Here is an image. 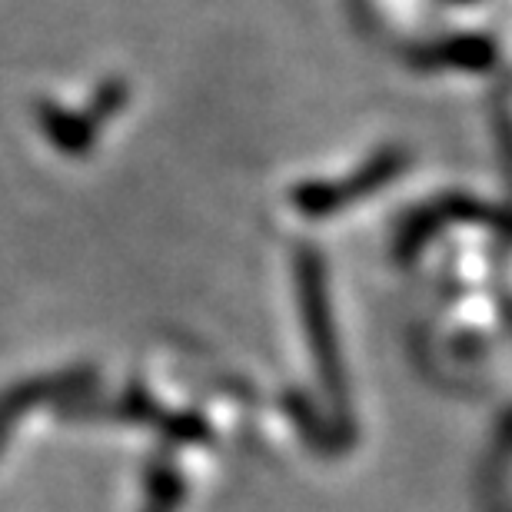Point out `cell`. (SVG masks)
<instances>
[{
  "mask_svg": "<svg viewBox=\"0 0 512 512\" xmlns=\"http://www.w3.org/2000/svg\"><path fill=\"white\" fill-rule=\"evenodd\" d=\"M44 110L47 114H40V124H44V130L50 133V140H54L57 147H64V150L90 147V120L84 124V120L60 114V110H54V107H44Z\"/></svg>",
  "mask_w": 512,
  "mask_h": 512,
  "instance_id": "3",
  "label": "cell"
},
{
  "mask_svg": "<svg viewBox=\"0 0 512 512\" xmlns=\"http://www.w3.org/2000/svg\"><path fill=\"white\" fill-rule=\"evenodd\" d=\"M77 383H87V380H74V383H17L10 386L7 393H0V446H4V439L10 436V429L17 426V419L27 413V409H34L40 403H47V399H54L57 393H64V386H77Z\"/></svg>",
  "mask_w": 512,
  "mask_h": 512,
  "instance_id": "1",
  "label": "cell"
},
{
  "mask_svg": "<svg viewBox=\"0 0 512 512\" xmlns=\"http://www.w3.org/2000/svg\"><path fill=\"white\" fill-rule=\"evenodd\" d=\"M183 496L180 473L173 466H150L147 473V509L143 512H177Z\"/></svg>",
  "mask_w": 512,
  "mask_h": 512,
  "instance_id": "2",
  "label": "cell"
}]
</instances>
